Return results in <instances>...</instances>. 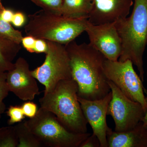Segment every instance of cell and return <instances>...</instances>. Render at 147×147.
<instances>
[{
    "label": "cell",
    "instance_id": "8992f818",
    "mask_svg": "<svg viewBox=\"0 0 147 147\" xmlns=\"http://www.w3.org/2000/svg\"><path fill=\"white\" fill-rule=\"evenodd\" d=\"M47 41L48 49L45 61L41 65L32 70L35 78L45 86L44 93L52 91L60 81L72 79L65 45Z\"/></svg>",
    "mask_w": 147,
    "mask_h": 147
},
{
    "label": "cell",
    "instance_id": "5bb4252c",
    "mask_svg": "<svg viewBox=\"0 0 147 147\" xmlns=\"http://www.w3.org/2000/svg\"><path fill=\"white\" fill-rule=\"evenodd\" d=\"M92 0H63L61 14L69 18L88 19Z\"/></svg>",
    "mask_w": 147,
    "mask_h": 147
},
{
    "label": "cell",
    "instance_id": "f546056e",
    "mask_svg": "<svg viewBox=\"0 0 147 147\" xmlns=\"http://www.w3.org/2000/svg\"><path fill=\"white\" fill-rule=\"evenodd\" d=\"M3 6L2 3H1V0H0V7H3Z\"/></svg>",
    "mask_w": 147,
    "mask_h": 147
},
{
    "label": "cell",
    "instance_id": "30bf717a",
    "mask_svg": "<svg viewBox=\"0 0 147 147\" xmlns=\"http://www.w3.org/2000/svg\"><path fill=\"white\" fill-rule=\"evenodd\" d=\"M30 66L24 58L16 60L12 69L7 71V82L9 91L21 100H32L40 92Z\"/></svg>",
    "mask_w": 147,
    "mask_h": 147
},
{
    "label": "cell",
    "instance_id": "484cf974",
    "mask_svg": "<svg viewBox=\"0 0 147 147\" xmlns=\"http://www.w3.org/2000/svg\"><path fill=\"white\" fill-rule=\"evenodd\" d=\"M26 21V16L24 13L20 11H17L14 13L11 23L14 26L21 27L24 26Z\"/></svg>",
    "mask_w": 147,
    "mask_h": 147
},
{
    "label": "cell",
    "instance_id": "3957f363",
    "mask_svg": "<svg viewBox=\"0 0 147 147\" xmlns=\"http://www.w3.org/2000/svg\"><path fill=\"white\" fill-rule=\"evenodd\" d=\"M115 24L122 42L119 61H131L137 67L143 82V56L147 45V0H134L130 16L119 19Z\"/></svg>",
    "mask_w": 147,
    "mask_h": 147
},
{
    "label": "cell",
    "instance_id": "9c48e42d",
    "mask_svg": "<svg viewBox=\"0 0 147 147\" xmlns=\"http://www.w3.org/2000/svg\"><path fill=\"white\" fill-rule=\"evenodd\" d=\"M90 44L107 59L117 61L122 50V42L115 22L94 25L88 20L86 31Z\"/></svg>",
    "mask_w": 147,
    "mask_h": 147
},
{
    "label": "cell",
    "instance_id": "ba28073f",
    "mask_svg": "<svg viewBox=\"0 0 147 147\" xmlns=\"http://www.w3.org/2000/svg\"><path fill=\"white\" fill-rule=\"evenodd\" d=\"M112 98L108 105L107 115L113 117L116 131H124L134 128L142 121L146 112L142 105L127 97L111 81H108Z\"/></svg>",
    "mask_w": 147,
    "mask_h": 147
},
{
    "label": "cell",
    "instance_id": "4fadbf2b",
    "mask_svg": "<svg viewBox=\"0 0 147 147\" xmlns=\"http://www.w3.org/2000/svg\"><path fill=\"white\" fill-rule=\"evenodd\" d=\"M107 139L108 147H147V126L141 121L127 131L119 132L110 128Z\"/></svg>",
    "mask_w": 147,
    "mask_h": 147
},
{
    "label": "cell",
    "instance_id": "4316f807",
    "mask_svg": "<svg viewBox=\"0 0 147 147\" xmlns=\"http://www.w3.org/2000/svg\"><path fill=\"white\" fill-rule=\"evenodd\" d=\"M14 13L11 9L4 8L0 13V16L4 21L11 23L12 21Z\"/></svg>",
    "mask_w": 147,
    "mask_h": 147
},
{
    "label": "cell",
    "instance_id": "2e32d148",
    "mask_svg": "<svg viewBox=\"0 0 147 147\" xmlns=\"http://www.w3.org/2000/svg\"><path fill=\"white\" fill-rule=\"evenodd\" d=\"M14 127L18 139L17 147H43L26 121L18 123Z\"/></svg>",
    "mask_w": 147,
    "mask_h": 147
},
{
    "label": "cell",
    "instance_id": "277c9868",
    "mask_svg": "<svg viewBox=\"0 0 147 147\" xmlns=\"http://www.w3.org/2000/svg\"><path fill=\"white\" fill-rule=\"evenodd\" d=\"M24 27L27 35L66 45L86 31L88 18L66 17L41 9L30 14Z\"/></svg>",
    "mask_w": 147,
    "mask_h": 147
},
{
    "label": "cell",
    "instance_id": "4dcf8cb0",
    "mask_svg": "<svg viewBox=\"0 0 147 147\" xmlns=\"http://www.w3.org/2000/svg\"></svg>",
    "mask_w": 147,
    "mask_h": 147
},
{
    "label": "cell",
    "instance_id": "d6986e66",
    "mask_svg": "<svg viewBox=\"0 0 147 147\" xmlns=\"http://www.w3.org/2000/svg\"><path fill=\"white\" fill-rule=\"evenodd\" d=\"M43 10L61 14L63 0H30Z\"/></svg>",
    "mask_w": 147,
    "mask_h": 147
},
{
    "label": "cell",
    "instance_id": "52a82bcc",
    "mask_svg": "<svg viewBox=\"0 0 147 147\" xmlns=\"http://www.w3.org/2000/svg\"><path fill=\"white\" fill-rule=\"evenodd\" d=\"M133 65L129 60L121 61L106 59L103 65L104 73L108 81L113 82L127 97L141 104L146 113L147 91Z\"/></svg>",
    "mask_w": 147,
    "mask_h": 147
},
{
    "label": "cell",
    "instance_id": "7c38bea8",
    "mask_svg": "<svg viewBox=\"0 0 147 147\" xmlns=\"http://www.w3.org/2000/svg\"><path fill=\"white\" fill-rule=\"evenodd\" d=\"M133 4V0H92L88 20L94 25L115 22L127 17Z\"/></svg>",
    "mask_w": 147,
    "mask_h": 147
},
{
    "label": "cell",
    "instance_id": "83f0119b",
    "mask_svg": "<svg viewBox=\"0 0 147 147\" xmlns=\"http://www.w3.org/2000/svg\"><path fill=\"white\" fill-rule=\"evenodd\" d=\"M142 122L144 124V125L147 126V111L146 113L145 114V115L144 116L143 118L142 119Z\"/></svg>",
    "mask_w": 147,
    "mask_h": 147
},
{
    "label": "cell",
    "instance_id": "9a60e30c",
    "mask_svg": "<svg viewBox=\"0 0 147 147\" xmlns=\"http://www.w3.org/2000/svg\"><path fill=\"white\" fill-rule=\"evenodd\" d=\"M21 49V44L0 36V71H7L13 68L12 61Z\"/></svg>",
    "mask_w": 147,
    "mask_h": 147
},
{
    "label": "cell",
    "instance_id": "d4e9b609",
    "mask_svg": "<svg viewBox=\"0 0 147 147\" xmlns=\"http://www.w3.org/2000/svg\"><path fill=\"white\" fill-rule=\"evenodd\" d=\"M35 41L36 38L34 37L27 35L23 37L21 44L27 51L30 53H34Z\"/></svg>",
    "mask_w": 147,
    "mask_h": 147
},
{
    "label": "cell",
    "instance_id": "5b68a950",
    "mask_svg": "<svg viewBox=\"0 0 147 147\" xmlns=\"http://www.w3.org/2000/svg\"><path fill=\"white\" fill-rule=\"evenodd\" d=\"M26 121L43 147H79L91 135L69 131L53 113L42 107L34 117Z\"/></svg>",
    "mask_w": 147,
    "mask_h": 147
},
{
    "label": "cell",
    "instance_id": "e0dca14e",
    "mask_svg": "<svg viewBox=\"0 0 147 147\" xmlns=\"http://www.w3.org/2000/svg\"><path fill=\"white\" fill-rule=\"evenodd\" d=\"M0 36L18 44L23 37L21 32L13 28L10 23L4 21L0 16Z\"/></svg>",
    "mask_w": 147,
    "mask_h": 147
},
{
    "label": "cell",
    "instance_id": "603a6c76",
    "mask_svg": "<svg viewBox=\"0 0 147 147\" xmlns=\"http://www.w3.org/2000/svg\"><path fill=\"white\" fill-rule=\"evenodd\" d=\"M48 45L47 40L41 38H36L34 53H45L48 51Z\"/></svg>",
    "mask_w": 147,
    "mask_h": 147
},
{
    "label": "cell",
    "instance_id": "6da1fadb",
    "mask_svg": "<svg viewBox=\"0 0 147 147\" xmlns=\"http://www.w3.org/2000/svg\"><path fill=\"white\" fill-rule=\"evenodd\" d=\"M65 45L78 96L90 100L105 97L111 91L103 68L105 57L90 43L79 44L74 40Z\"/></svg>",
    "mask_w": 147,
    "mask_h": 147
},
{
    "label": "cell",
    "instance_id": "f1b7e54d",
    "mask_svg": "<svg viewBox=\"0 0 147 147\" xmlns=\"http://www.w3.org/2000/svg\"><path fill=\"white\" fill-rule=\"evenodd\" d=\"M5 7H4L3 6V7H0V13H1V11H2V10Z\"/></svg>",
    "mask_w": 147,
    "mask_h": 147
},
{
    "label": "cell",
    "instance_id": "44dd1931",
    "mask_svg": "<svg viewBox=\"0 0 147 147\" xmlns=\"http://www.w3.org/2000/svg\"><path fill=\"white\" fill-rule=\"evenodd\" d=\"M6 113L9 117L7 122L9 125L21 122L25 117L21 106L19 105H10L7 109Z\"/></svg>",
    "mask_w": 147,
    "mask_h": 147
},
{
    "label": "cell",
    "instance_id": "cb8c5ba5",
    "mask_svg": "<svg viewBox=\"0 0 147 147\" xmlns=\"http://www.w3.org/2000/svg\"><path fill=\"white\" fill-rule=\"evenodd\" d=\"M79 147H100V142L96 136L91 134L82 142Z\"/></svg>",
    "mask_w": 147,
    "mask_h": 147
},
{
    "label": "cell",
    "instance_id": "ffe728a7",
    "mask_svg": "<svg viewBox=\"0 0 147 147\" xmlns=\"http://www.w3.org/2000/svg\"><path fill=\"white\" fill-rule=\"evenodd\" d=\"M9 92L7 82V71H0V118L5 112L6 105L3 100L7 96Z\"/></svg>",
    "mask_w": 147,
    "mask_h": 147
},
{
    "label": "cell",
    "instance_id": "7402d4cb",
    "mask_svg": "<svg viewBox=\"0 0 147 147\" xmlns=\"http://www.w3.org/2000/svg\"><path fill=\"white\" fill-rule=\"evenodd\" d=\"M21 106L25 117L30 119L34 117L38 110L36 104L30 100L24 102Z\"/></svg>",
    "mask_w": 147,
    "mask_h": 147
},
{
    "label": "cell",
    "instance_id": "ac0fdd59",
    "mask_svg": "<svg viewBox=\"0 0 147 147\" xmlns=\"http://www.w3.org/2000/svg\"><path fill=\"white\" fill-rule=\"evenodd\" d=\"M18 139L14 127H3L0 128V147H17Z\"/></svg>",
    "mask_w": 147,
    "mask_h": 147
},
{
    "label": "cell",
    "instance_id": "7a4b0ae2",
    "mask_svg": "<svg viewBox=\"0 0 147 147\" xmlns=\"http://www.w3.org/2000/svg\"><path fill=\"white\" fill-rule=\"evenodd\" d=\"M78 85L72 79L58 82L39 100L40 107L53 113L69 131L83 134L88 131V122L78 99Z\"/></svg>",
    "mask_w": 147,
    "mask_h": 147
},
{
    "label": "cell",
    "instance_id": "8fae6325",
    "mask_svg": "<svg viewBox=\"0 0 147 147\" xmlns=\"http://www.w3.org/2000/svg\"><path fill=\"white\" fill-rule=\"evenodd\" d=\"M111 98V91L97 100H87L78 96L84 117L91 127L93 134L99 139L100 147H108L107 133L110 127L107 124L106 116Z\"/></svg>",
    "mask_w": 147,
    "mask_h": 147
}]
</instances>
